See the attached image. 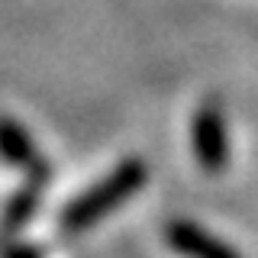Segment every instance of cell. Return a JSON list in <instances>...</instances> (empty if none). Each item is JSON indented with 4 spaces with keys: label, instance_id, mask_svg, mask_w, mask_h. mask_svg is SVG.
Here are the masks:
<instances>
[{
    "label": "cell",
    "instance_id": "6da1fadb",
    "mask_svg": "<svg viewBox=\"0 0 258 258\" xmlns=\"http://www.w3.org/2000/svg\"><path fill=\"white\" fill-rule=\"evenodd\" d=\"M194 145H197V155L207 168H220L223 155H226V133H223V116L216 107H204L197 113V123H194Z\"/></svg>",
    "mask_w": 258,
    "mask_h": 258
},
{
    "label": "cell",
    "instance_id": "7a4b0ae2",
    "mask_svg": "<svg viewBox=\"0 0 258 258\" xmlns=\"http://www.w3.org/2000/svg\"><path fill=\"white\" fill-rule=\"evenodd\" d=\"M139 177H142V171H139V165H126L123 171H119L113 181H107L103 187H97L91 197L84 200L78 210H75V220H91V216H97L107 204H113L116 197H123L126 190H133L136 184H139Z\"/></svg>",
    "mask_w": 258,
    "mask_h": 258
}]
</instances>
